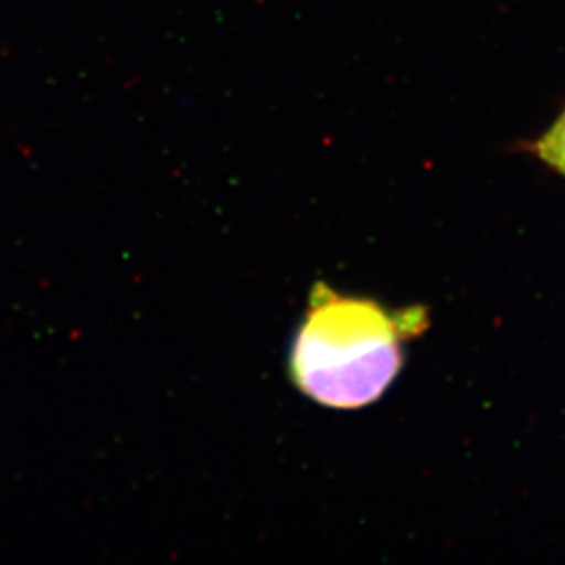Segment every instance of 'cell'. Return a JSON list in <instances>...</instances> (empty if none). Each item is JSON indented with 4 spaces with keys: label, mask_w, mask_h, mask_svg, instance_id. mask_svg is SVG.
Instances as JSON below:
<instances>
[{
    "label": "cell",
    "mask_w": 565,
    "mask_h": 565,
    "mask_svg": "<svg viewBox=\"0 0 565 565\" xmlns=\"http://www.w3.org/2000/svg\"><path fill=\"white\" fill-rule=\"evenodd\" d=\"M428 328L423 306L388 310L315 284L289 353V377L317 405L359 411L377 403L405 364V344Z\"/></svg>",
    "instance_id": "1"
},
{
    "label": "cell",
    "mask_w": 565,
    "mask_h": 565,
    "mask_svg": "<svg viewBox=\"0 0 565 565\" xmlns=\"http://www.w3.org/2000/svg\"><path fill=\"white\" fill-rule=\"evenodd\" d=\"M527 150L544 166L565 178V110L527 145Z\"/></svg>",
    "instance_id": "2"
}]
</instances>
